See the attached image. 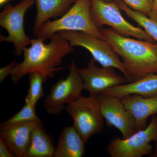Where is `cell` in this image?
Returning <instances> with one entry per match:
<instances>
[{
  "label": "cell",
  "instance_id": "4fadbf2b",
  "mask_svg": "<svg viewBox=\"0 0 157 157\" xmlns=\"http://www.w3.org/2000/svg\"><path fill=\"white\" fill-rule=\"evenodd\" d=\"M126 109L134 117L137 131L147 127V119L157 114V96L144 97L137 94L120 98Z\"/></svg>",
  "mask_w": 157,
  "mask_h": 157
},
{
  "label": "cell",
  "instance_id": "7402d4cb",
  "mask_svg": "<svg viewBox=\"0 0 157 157\" xmlns=\"http://www.w3.org/2000/svg\"><path fill=\"white\" fill-rule=\"evenodd\" d=\"M16 63L17 62L16 60L14 59L11 62V63L1 68L0 69V83H2L7 78V76H9V75H11V72Z\"/></svg>",
  "mask_w": 157,
  "mask_h": 157
},
{
  "label": "cell",
  "instance_id": "2e32d148",
  "mask_svg": "<svg viewBox=\"0 0 157 157\" xmlns=\"http://www.w3.org/2000/svg\"><path fill=\"white\" fill-rule=\"evenodd\" d=\"M76 0H36V17L33 26L34 35L39 29L50 18L63 16Z\"/></svg>",
  "mask_w": 157,
  "mask_h": 157
},
{
  "label": "cell",
  "instance_id": "83f0119b",
  "mask_svg": "<svg viewBox=\"0 0 157 157\" xmlns=\"http://www.w3.org/2000/svg\"></svg>",
  "mask_w": 157,
  "mask_h": 157
},
{
  "label": "cell",
  "instance_id": "6da1fadb",
  "mask_svg": "<svg viewBox=\"0 0 157 157\" xmlns=\"http://www.w3.org/2000/svg\"><path fill=\"white\" fill-rule=\"evenodd\" d=\"M50 39L48 44L39 37L32 39L30 47L24 49L23 60L17 62L11 72L10 76L13 84H17L23 77L32 73L42 75L46 82L57 72L64 69L62 66L63 59L73 52V47L59 33Z\"/></svg>",
  "mask_w": 157,
  "mask_h": 157
},
{
  "label": "cell",
  "instance_id": "8fae6325",
  "mask_svg": "<svg viewBox=\"0 0 157 157\" xmlns=\"http://www.w3.org/2000/svg\"><path fill=\"white\" fill-rule=\"evenodd\" d=\"M96 62L94 59H91L86 67L78 68L85 90H87L90 95L98 96L110 88L128 83L124 76L115 73V68L99 67L96 65Z\"/></svg>",
  "mask_w": 157,
  "mask_h": 157
},
{
  "label": "cell",
  "instance_id": "8992f818",
  "mask_svg": "<svg viewBox=\"0 0 157 157\" xmlns=\"http://www.w3.org/2000/svg\"><path fill=\"white\" fill-rule=\"evenodd\" d=\"M157 140V117L155 115L145 128L125 139L116 137L111 139L107 145V153L110 157L150 156L153 151L150 143Z\"/></svg>",
  "mask_w": 157,
  "mask_h": 157
},
{
  "label": "cell",
  "instance_id": "9c48e42d",
  "mask_svg": "<svg viewBox=\"0 0 157 157\" xmlns=\"http://www.w3.org/2000/svg\"><path fill=\"white\" fill-rule=\"evenodd\" d=\"M67 40L73 47L78 46L86 49L93 58L103 67L117 69L126 77V73L122 62L107 41L90 34L77 31H63L59 33Z\"/></svg>",
  "mask_w": 157,
  "mask_h": 157
},
{
  "label": "cell",
  "instance_id": "277c9868",
  "mask_svg": "<svg viewBox=\"0 0 157 157\" xmlns=\"http://www.w3.org/2000/svg\"><path fill=\"white\" fill-rule=\"evenodd\" d=\"M65 110L73 121V126L87 143L93 135L101 133L104 126L98 96L81 95L67 104Z\"/></svg>",
  "mask_w": 157,
  "mask_h": 157
},
{
  "label": "cell",
  "instance_id": "484cf974",
  "mask_svg": "<svg viewBox=\"0 0 157 157\" xmlns=\"http://www.w3.org/2000/svg\"><path fill=\"white\" fill-rule=\"evenodd\" d=\"M9 1H10V0H0V5H1V6H2L4 4H6V3Z\"/></svg>",
  "mask_w": 157,
  "mask_h": 157
},
{
  "label": "cell",
  "instance_id": "ac0fdd59",
  "mask_svg": "<svg viewBox=\"0 0 157 157\" xmlns=\"http://www.w3.org/2000/svg\"><path fill=\"white\" fill-rule=\"evenodd\" d=\"M121 10L124 11L128 17L142 27L155 41L157 45V22L143 13L129 8L121 0H114Z\"/></svg>",
  "mask_w": 157,
  "mask_h": 157
},
{
  "label": "cell",
  "instance_id": "cb8c5ba5",
  "mask_svg": "<svg viewBox=\"0 0 157 157\" xmlns=\"http://www.w3.org/2000/svg\"><path fill=\"white\" fill-rule=\"evenodd\" d=\"M150 18L157 22V1H153Z\"/></svg>",
  "mask_w": 157,
  "mask_h": 157
},
{
  "label": "cell",
  "instance_id": "4316f807",
  "mask_svg": "<svg viewBox=\"0 0 157 157\" xmlns=\"http://www.w3.org/2000/svg\"><path fill=\"white\" fill-rule=\"evenodd\" d=\"M154 1H155V2H156L157 0H154Z\"/></svg>",
  "mask_w": 157,
  "mask_h": 157
},
{
  "label": "cell",
  "instance_id": "5b68a950",
  "mask_svg": "<svg viewBox=\"0 0 157 157\" xmlns=\"http://www.w3.org/2000/svg\"><path fill=\"white\" fill-rule=\"evenodd\" d=\"M91 12L93 20L98 28L107 25L125 36H133L140 40L156 43L147 33L127 21L121 14L115 1L90 0Z\"/></svg>",
  "mask_w": 157,
  "mask_h": 157
},
{
  "label": "cell",
  "instance_id": "7c38bea8",
  "mask_svg": "<svg viewBox=\"0 0 157 157\" xmlns=\"http://www.w3.org/2000/svg\"><path fill=\"white\" fill-rule=\"evenodd\" d=\"M41 120L5 124L0 126L2 138L14 157H24L30 144L34 129Z\"/></svg>",
  "mask_w": 157,
  "mask_h": 157
},
{
  "label": "cell",
  "instance_id": "603a6c76",
  "mask_svg": "<svg viewBox=\"0 0 157 157\" xmlns=\"http://www.w3.org/2000/svg\"><path fill=\"white\" fill-rule=\"evenodd\" d=\"M0 157H14L5 142L0 138Z\"/></svg>",
  "mask_w": 157,
  "mask_h": 157
},
{
  "label": "cell",
  "instance_id": "30bf717a",
  "mask_svg": "<svg viewBox=\"0 0 157 157\" xmlns=\"http://www.w3.org/2000/svg\"><path fill=\"white\" fill-rule=\"evenodd\" d=\"M101 114L109 126L120 132L125 139L137 132L134 117L126 109L120 98L100 94L98 96Z\"/></svg>",
  "mask_w": 157,
  "mask_h": 157
},
{
  "label": "cell",
  "instance_id": "52a82bcc",
  "mask_svg": "<svg viewBox=\"0 0 157 157\" xmlns=\"http://www.w3.org/2000/svg\"><path fill=\"white\" fill-rule=\"evenodd\" d=\"M35 2L36 0H22L15 6L9 4L0 14V25L8 33L7 36L1 35L0 41L12 43L17 56L21 55L24 48L31 44L32 39L26 36L25 31L24 17Z\"/></svg>",
  "mask_w": 157,
  "mask_h": 157
},
{
  "label": "cell",
  "instance_id": "5bb4252c",
  "mask_svg": "<svg viewBox=\"0 0 157 157\" xmlns=\"http://www.w3.org/2000/svg\"><path fill=\"white\" fill-rule=\"evenodd\" d=\"M101 94L119 98L132 94L144 97L157 96V74L151 73L137 81L113 86Z\"/></svg>",
  "mask_w": 157,
  "mask_h": 157
},
{
  "label": "cell",
  "instance_id": "7a4b0ae2",
  "mask_svg": "<svg viewBox=\"0 0 157 157\" xmlns=\"http://www.w3.org/2000/svg\"><path fill=\"white\" fill-rule=\"evenodd\" d=\"M107 41L122 59L128 82L157 74V45L149 41L122 36L112 28L100 29Z\"/></svg>",
  "mask_w": 157,
  "mask_h": 157
},
{
  "label": "cell",
  "instance_id": "ba28073f",
  "mask_svg": "<svg viewBox=\"0 0 157 157\" xmlns=\"http://www.w3.org/2000/svg\"><path fill=\"white\" fill-rule=\"evenodd\" d=\"M68 69L67 78L57 82L44 100L43 107L50 115L60 114L65 109V104L75 101L82 95V92L85 90L83 82L73 61Z\"/></svg>",
  "mask_w": 157,
  "mask_h": 157
},
{
  "label": "cell",
  "instance_id": "d4e9b609",
  "mask_svg": "<svg viewBox=\"0 0 157 157\" xmlns=\"http://www.w3.org/2000/svg\"><path fill=\"white\" fill-rule=\"evenodd\" d=\"M154 149H153V151L151 155L150 156L151 157H157V140L156 141H155Z\"/></svg>",
  "mask_w": 157,
  "mask_h": 157
},
{
  "label": "cell",
  "instance_id": "e0dca14e",
  "mask_svg": "<svg viewBox=\"0 0 157 157\" xmlns=\"http://www.w3.org/2000/svg\"><path fill=\"white\" fill-rule=\"evenodd\" d=\"M55 148L42 122L34 129L29 147L24 157H53Z\"/></svg>",
  "mask_w": 157,
  "mask_h": 157
},
{
  "label": "cell",
  "instance_id": "3957f363",
  "mask_svg": "<svg viewBox=\"0 0 157 157\" xmlns=\"http://www.w3.org/2000/svg\"><path fill=\"white\" fill-rule=\"evenodd\" d=\"M91 7L90 0H76L60 18L43 24L35 36L45 41L55 34L63 31H77L104 40L100 29L93 20Z\"/></svg>",
  "mask_w": 157,
  "mask_h": 157
},
{
  "label": "cell",
  "instance_id": "ffe728a7",
  "mask_svg": "<svg viewBox=\"0 0 157 157\" xmlns=\"http://www.w3.org/2000/svg\"><path fill=\"white\" fill-rule=\"evenodd\" d=\"M35 107L36 106L33 104L29 102H25V105L22 107V109L15 115L2 124H9L41 120L37 116L35 110Z\"/></svg>",
  "mask_w": 157,
  "mask_h": 157
},
{
  "label": "cell",
  "instance_id": "9a60e30c",
  "mask_svg": "<svg viewBox=\"0 0 157 157\" xmlns=\"http://www.w3.org/2000/svg\"><path fill=\"white\" fill-rule=\"evenodd\" d=\"M86 144L73 126L65 127L59 136L53 157H83Z\"/></svg>",
  "mask_w": 157,
  "mask_h": 157
},
{
  "label": "cell",
  "instance_id": "44dd1931",
  "mask_svg": "<svg viewBox=\"0 0 157 157\" xmlns=\"http://www.w3.org/2000/svg\"><path fill=\"white\" fill-rule=\"evenodd\" d=\"M121 1H122L131 9L135 11H139L143 13L147 17H150L154 0H121Z\"/></svg>",
  "mask_w": 157,
  "mask_h": 157
},
{
  "label": "cell",
  "instance_id": "d6986e66",
  "mask_svg": "<svg viewBox=\"0 0 157 157\" xmlns=\"http://www.w3.org/2000/svg\"><path fill=\"white\" fill-rule=\"evenodd\" d=\"M29 75L30 86L25 102L36 106L38 101L44 97L42 85L45 81L43 76L39 73H32Z\"/></svg>",
  "mask_w": 157,
  "mask_h": 157
}]
</instances>
